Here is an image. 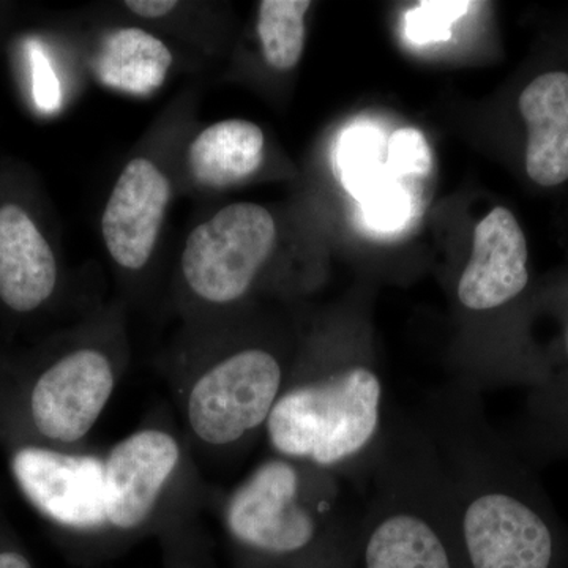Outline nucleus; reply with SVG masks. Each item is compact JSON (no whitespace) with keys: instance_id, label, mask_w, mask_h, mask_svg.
I'll use <instances>...</instances> for the list:
<instances>
[{"instance_id":"f257e3e1","label":"nucleus","mask_w":568,"mask_h":568,"mask_svg":"<svg viewBox=\"0 0 568 568\" xmlns=\"http://www.w3.org/2000/svg\"><path fill=\"white\" fill-rule=\"evenodd\" d=\"M384 386L366 364L336 368L280 395L267 435L287 459L321 469L355 462L375 444L383 425Z\"/></svg>"},{"instance_id":"f03ea898","label":"nucleus","mask_w":568,"mask_h":568,"mask_svg":"<svg viewBox=\"0 0 568 568\" xmlns=\"http://www.w3.org/2000/svg\"><path fill=\"white\" fill-rule=\"evenodd\" d=\"M302 488L301 470L290 459L256 467L227 503L231 537L264 567L349 568L357 549L328 541Z\"/></svg>"},{"instance_id":"7ed1b4c3","label":"nucleus","mask_w":568,"mask_h":568,"mask_svg":"<svg viewBox=\"0 0 568 568\" xmlns=\"http://www.w3.org/2000/svg\"><path fill=\"white\" fill-rule=\"evenodd\" d=\"M463 568H555L558 541L528 500L499 485L467 489L454 517Z\"/></svg>"},{"instance_id":"20e7f679","label":"nucleus","mask_w":568,"mask_h":568,"mask_svg":"<svg viewBox=\"0 0 568 568\" xmlns=\"http://www.w3.org/2000/svg\"><path fill=\"white\" fill-rule=\"evenodd\" d=\"M275 239L274 216L263 205H226L190 233L182 253L183 276L197 297L231 304L252 287Z\"/></svg>"},{"instance_id":"39448f33","label":"nucleus","mask_w":568,"mask_h":568,"mask_svg":"<svg viewBox=\"0 0 568 568\" xmlns=\"http://www.w3.org/2000/svg\"><path fill=\"white\" fill-rule=\"evenodd\" d=\"M278 358L265 349L230 355L196 381L189 396L194 435L212 446L237 443L267 424L282 395Z\"/></svg>"},{"instance_id":"423d86ee","label":"nucleus","mask_w":568,"mask_h":568,"mask_svg":"<svg viewBox=\"0 0 568 568\" xmlns=\"http://www.w3.org/2000/svg\"><path fill=\"white\" fill-rule=\"evenodd\" d=\"M11 470L33 507L63 528L85 532L108 525L99 458L26 447L14 454Z\"/></svg>"},{"instance_id":"0eeeda50","label":"nucleus","mask_w":568,"mask_h":568,"mask_svg":"<svg viewBox=\"0 0 568 568\" xmlns=\"http://www.w3.org/2000/svg\"><path fill=\"white\" fill-rule=\"evenodd\" d=\"M114 390V375L106 355L74 351L41 375L33 387V424L41 435L74 443L91 432Z\"/></svg>"},{"instance_id":"6e6552de","label":"nucleus","mask_w":568,"mask_h":568,"mask_svg":"<svg viewBox=\"0 0 568 568\" xmlns=\"http://www.w3.org/2000/svg\"><path fill=\"white\" fill-rule=\"evenodd\" d=\"M364 568H463L454 519L409 497H394L366 526Z\"/></svg>"},{"instance_id":"1a4fd4ad","label":"nucleus","mask_w":568,"mask_h":568,"mask_svg":"<svg viewBox=\"0 0 568 568\" xmlns=\"http://www.w3.org/2000/svg\"><path fill=\"white\" fill-rule=\"evenodd\" d=\"M179 457L174 437L159 429L134 433L112 448L103 462L108 525L119 530L144 525Z\"/></svg>"},{"instance_id":"9d476101","label":"nucleus","mask_w":568,"mask_h":568,"mask_svg":"<svg viewBox=\"0 0 568 568\" xmlns=\"http://www.w3.org/2000/svg\"><path fill=\"white\" fill-rule=\"evenodd\" d=\"M170 197L171 183L151 160L123 168L102 216L104 244L121 267L140 271L149 263Z\"/></svg>"},{"instance_id":"9b49d317","label":"nucleus","mask_w":568,"mask_h":568,"mask_svg":"<svg viewBox=\"0 0 568 568\" xmlns=\"http://www.w3.org/2000/svg\"><path fill=\"white\" fill-rule=\"evenodd\" d=\"M528 244L514 213L493 209L474 231L473 254L458 283V301L488 312L514 301L528 286Z\"/></svg>"},{"instance_id":"f8f14e48","label":"nucleus","mask_w":568,"mask_h":568,"mask_svg":"<svg viewBox=\"0 0 568 568\" xmlns=\"http://www.w3.org/2000/svg\"><path fill=\"white\" fill-rule=\"evenodd\" d=\"M58 264L47 239L21 207H0V298L14 312H32L51 297Z\"/></svg>"},{"instance_id":"ddd939ff","label":"nucleus","mask_w":568,"mask_h":568,"mask_svg":"<svg viewBox=\"0 0 568 568\" xmlns=\"http://www.w3.org/2000/svg\"><path fill=\"white\" fill-rule=\"evenodd\" d=\"M528 123L526 171L541 186L568 179V73L549 71L536 78L518 100Z\"/></svg>"},{"instance_id":"4468645a","label":"nucleus","mask_w":568,"mask_h":568,"mask_svg":"<svg viewBox=\"0 0 568 568\" xmlns=\"http://www.w3.org/2000/svg\"><path fill=\"white\" fill-rule=\"evenodd\" d=\"M265 138L256 123L231 119L213 123L190 144V173L211 189L244 182L264 162Z\"/></svg>"},{"instance_id":"2eb2a0df","label":"nucleus","mask_w":568,"mask_h":568,"mask_svg":"<svg viewBox=\"0 0 568 568\" xmlns=\"http://www.w3.org/2000/svg\"><path fill=\"white\" fill-rule=\"evenodd\" d=\"M173 52L142 29H118L103 37L93 59L97 78L108 88L149 95L166 80Z\"/></svg>"},{"instance_id":"dca6fc26","label":"nucleus","mask_w":568,"mask_h":568,"mask_svg":"<svg viewBox=\"0 0 568 568\" xmlns=\"http://www.w3.org/2000/svg\"><path fill=\"white\" fill-rule=\"evenodd\" d=\"M308 0H264L257 14V36L265 62L275 70H293L305 48Z\"/></svg>"},{"instance_id":"f3484780","label":"nucleus","mask_w":568,"mask_h":568,"mask_svg":"<svg viewBox=\"0 0 568 568\" xmlns=\"http://www.w3.org/2000/svg\"><path fill=\"white\" fill-rule=\"evenodd\" d=\"M387 149L383 134L369 125H355L339 141L338 170L347 190L361 200L384 174Z\"/></svg>"},{"instance_id":"a211bd4d","label":"nucleus","mask_w":568,"mask_h":568,"mask_svg":"<svg viewBox=\"0 0 568 568\" xmlns=\"http://www.w3.org/2000/svg\"><path fill=\"white\" fill-rule=\"evenodd\" d=\"M361 201L366 222L377 231L399 230L409 216V194L405 185L398 182V178H394L388 171Z\"/></svg>"},{"instance_id":"6ab92c4d","label":"nucleus","mask_w":568,"mask_h":568,"mask_svg":"<svg viewBox=\"0 0 568 568\" xmlns=\"http://www.w3.org/2000/svg\"><path fill=\"white\" fill-rule=\"evenodd\" d=\"M470 2H420L406 13L407 39L417 44L440 43L470 9Z\"/></svg>"},{"instance_id":"aec40b11","label":"nucleus","mask_w":568,"mask_h":568,"mask_svg":"<svg viewBox=\"0 0 568 568\" xmlns=\"http://www.w3.org/2000/svg\"><path fill=\"white\" fill-rule=\"evenodd\" d=\"M386 168L394 178H425L433 168L432 149L416 129L396 130L388 140Z\"/></svg>"},{"instance_id":"412c9836","label":"nucleus","mask_w":568,"mask_h":568,"mask_svg":"<svg viewBox=\"0 0 568 568\" xmlns=\"http://www.w3.org/2000/svg\"><path fill=\"white\" fill-rule=\"evenodd\" d=\"M29 51H31L32 91L37 106L41 111H55L61 106V85L52 70L50 59L37 43H32Z\"/></svg>"},{"instance_id":"4be33fe9","label":"nucleus","mask_w":568,"mask_h":568,"mask_svg":"<svg viewBox=\"0 0 568 568\" xmlns=\"http://www.w3.org/2000/svg\"><path fill=\"white\" fill-rule=\"evenodd\" d=\"M125 7L138 17L156 20V18L170 14L178 7V2L174 0H126Z\"/></svg>"},{"instance_id":"5701e85b","label":"nucleus","mask_w":568,"mask_h":568,"mask_svg":"<svg viewBox=\"0 0 568 568\" xmlns=\"http://www.w3.org/2000/svg\"><path fill=\"white\" fill-rule=\"evenodd\" d=\"M0 568H33L31 560L17 549L0 551Z\"/></svg>"},{"instance_id":"b1692460","label":"nucleus","mask_w":568,"mask_h":568,"mask_svg":"<svg viewBox=\"0 0 568 568\" xmlns=\"http://www.w3.org/2000/svg\"><path fill=\"white\" fill-rule=\"evenodd\" d=\"M567 347H568V336H567Z\"/></svg>"}]
</instances>
